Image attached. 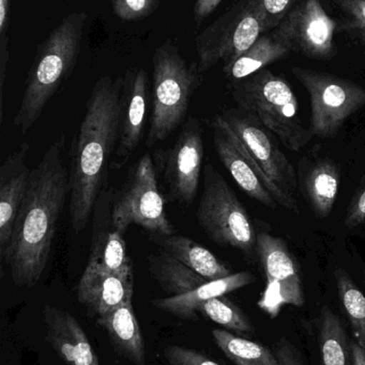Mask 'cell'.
<instances>
[{"mask_svg": "<svg viewBox=\"0 0 365 365\" xmlns=\"http://www.w3.org/2000/svg\"><path fill=\"white\" fill-rule=\"evenodd\" d=\"M231 96L244 115L259 122L289 151L299 152L314 135L302 124L297 96L282 77L263 68L231 83Z\"/></svg>", "mask_w": 365, "mask_h": 365, "instance_id": "obj_4", "label": "cell"}, {"mask_svg": "<svg viewBox=\"0 0 365 365\" xmlns=\"http://www.w3.org/2000/svg\"><path fill=\"white\" fill-rule=\"evenodd\" d=\"M87 265L113 274L132 272V261L124 234L114 229L113 225L111 230H94Z\"/></svg>", "mask_w": 365, "mask_h": 365, "instance_id": "obj_23", "label": "cell"}, {"mask_svg": "<svg viewBox=\"0 0 365 365\" xmlns=\"http://www.w3.org/2000/svg\"><path fill=\"white\" fill-rule=\"evenodd\" d=\"M339 297L356 336V342L365 351V295L346 270L334 272Z\"/></svg>", "mask_w": 365, "mask_h": 365, "instance_id": "obj_28", "label": "cell"}, {"mask_svg": "<svg viewBox=\"0 0 365 365\" xmlns=\"http://www.w3.org/2000/svg\"><path fill=\"white\" fill-rule=\"evenodd\" d=\"M124 110L119 141L111 160V168L126 166L141 143L148 106V75L143 68L131 70L124 76Z\"/></svg>", "mask_w": 365, "mask_h": 365, "instance_id": "obj_15", "label": "cell"}, {"mask_svg": "<svg viewBox=\"0 0 365 365\" xmlns=\"http://www.w3.org/2000/svg\"><path fill=\"white\" fill-rule=\"evenodd\" d=\"M10 14V0H0V32L4 36Z\"/></svg>", "mask_w": 365, "mask_h": 365, "instance_id": "obj_37", "label": "cell"}, {"mask_svg": "<svg viewBox=\"0 0 365 365\" xmlns=\"http://www.w3.org/2000/svg\"><path fill=\"white\" fill-rule=\"evenodd\" d=\"M199 313L235 334H252L254 332V327L246 313L225 296L204 302Z\"/></svg>", "mask_w": 365, "mask_h": 365, "instance_id": "obj_29", "label": "cell"}, {"mask_svg": "<svg viewBox=\"0 0 365 365\" xmlns=\"http://www.w3.org/2000/svg\"><path fill=\"white\" fill-rule=\"evenodd\" d=\"M276 356L279 365H304L299 351L285 339H282L276 345Z\"/></svg>", "mask_w": 365, "mask_h": 365, "instance_id": "obj_35", "label": "cell"}, {"mask_svg": "<svg viewBox=\"0 0 365 365\" xmlns=\"http://www.w3.org/2000/svg\"><path fill=\"white\" fill-rule=\"evenodd\" d=\"M66 137L47 148L30 173L29 184L2 261L16 287L39 282L51 257L58 221L70 195V173L64 164Z\"/></svg>", "mask_w": 365, "mask_h": 365, "instance_id": "obj_1", "label": "cell"}, {"mask_svg": "<svg viewBox=\"0 0 365 365\" xmlns=\"http://www.w3.org/2000/svg\"><path fill=\"white\" fill-rule=\"evenodd\" d=\"M255 280L256 278L251 272H236L225 278L208 281L196 289L181 295L158 298L152 300L151 304L159 310L164 311L179 319H196L197 312H199V308L204 302L212 298L222 297L231 292L248 287L255 282Z\"/></svg>", "mask_w": 365, "mask_h": 365, "instance_id": "obj_19", "label": "cell"}, {"mask_svg": "<svg viewBox=\"0 0 365 365\" xmlns=\"http://www.w3.org/2000/svg\"><path fill=\"white\" fill-rule=\"evenodd\" d=\"M336 24L319 0H301L285 16L274 32L289 51L316 60L334 56V36Z\"/></svg>", "mask_w": 365, "mask_h": 365, "instance_id": "obj_13", "label": "cell"}, {"mask_svg": "<svg viewBox=\"0 0 365 365\" xmlns=\"http://www.w3.org/2000/svg\"><path fill=\"white\" fill-rule=\"evenodd\" d=\"M133 289V270L113 274L87 265L77 287V297L92 314L100 317L132 300Z\"/></svg>", "mask_w": 365, "mask_h": 365, "instance_id": "obj_17", "label": "cell"}, {"mask_svg": "<svg viewBox=\"0 0 365 365\" xmlns=\"http://www.w3.org/2000/svg\"><path fill=\"white\" fill-rule=\"evenodd\" d=\"M344 14L346 27L365 46V0H334Z\"/></svg>", "mask_w": 365, "mask_h": 365, "instance_id": "obj_30", "label": "cell"}, {"mask_svg": "<svg viewBox=\"0 0 365 365\" xmlns=\"http://www.w3.org/2000/svg\"><path fill=\"white\" fill-rule=\"evenodd\" d=\"M365 222V175L359 186L356 189L351 203L347 206L344 225L346 229L353 230Z\"/></svg>", "mask_w": 365, "mask_h": 365, "instance_id": "obj_34", "label": "cell"}, {"mask_svg": "<svg viewBox=\"0 0 365 365\" xmlns=\"http://www.w3.org/2000/svg\"><path fill=\"white\" fill-rule=\"evenodd\" d=\"M154 158L171 201L191 205L196 197L203 166V130L199 120L191 118L174 145L164 151L158 150Z\"/></svg>", "mask_w": 365, "mask_h": 365, "instance_id": "obj_12", "label": "cell"}, {"mask_svg": "<svg viewBox=\"0 0 365 365\" xmlns=\"http://www.w3.org/2000/svg\"><path fill=\"white\" fill-rule=\"evenodd\" d=\"M219 349L237 365H279L278 358L267 347L253 341L240 338L226 330H212Z\"/></svg>", "mask_w": 365, "mask_h": 365, "instance_id": "obj_27", "label": "cell"}, {"mask_svg": "<svg viewBox=\"0 0 365 365\" xmlns=\"http://www.w3.org/2000/svg\"><path fill=\"white\" fill-rule=\"evenodd\" d=\"M211 126L214 149L219 160L238 186L249 197L267 207L276 210L278 204L285 207L282 195L253 162L224 117L222 115H216L212 120Z\"/></svg>", "mask_w": 365, "mask_h": 365, "instance_id": "obj_14", "label": "cell"}, {"mask_svg": "<svg viewBox=\"0 0 365 365\" xmlns=\"http://www.w3.org/2000/svg\"><path fill=\"white\" fill-rule=\"evenodd\" d=\"M293 74L310 96L314 136H336L345 121L365 107V88L349 79L302 68H294Z\"/></svg>", "mask_w": 365, "mask_h": 365, "instance_id": "obj_8", "label": "cell"}, {"mask_svg": "<svg viewBox=\"0 0 365 365\" xmlns=\"http://www.w3.org/2000/svg\"><path fill=\"white\" fill-rule=\"evenodd\" d=\"M152 113L146 147L164 141L184 122L193 93L199 87V70L189 66L177 47L167 41L154 55Z\"/></svg>", "mask_w": 365, "mask_h": 365, "instance_id": "obj_5", "label": "cell"}, {"mask_svg": "<svg viewBox=\"0 0 365 365\" xmlns=\"http://www.w3.org/2000/svg\"><path fill=\"white\" fill-rule=\"evenodd\" d=\"M340 168L328 158L311 163L300 171L299 184L319 218L331 214L340 190Z\"/></svg>", "mask_w": 365, "mask_h": 365, "instance_id": "obj_20", "label": "cell"}, {"mask_svg": "<svg viewBox=\"0 0 365 365\" xmlns=\"http://www.w3.org/2000/svg\"><path fill=\"white\" fill-rule=\"evenodd\" d=\"M124 77H101L88 98L71 150L69 212L76 233L96 207L121 130Z\"/></svg>", "mask_w": 365, "mask_h": 365, "instance_id": "obj_2", "label": "cell"}, {"mask_svg": "<svg viewBox=\"0 0 365 365\" xmlns=\"http://www.w3.org/2000/svg\"><path fill=\"white\" fill-rule=\"evenodd\" d=\"M289 53V49L274 38V36H261L236 61L224 66L223 72L229 81L235 83L255 74L274 62L283 59Z\"/></svg>", "mask_w": 365, "mask_h": 365, "instance_id": "obj_25", "label": "cell"}, {"mask_svg": "<svg viewBox=\"0 0 365 365\" xmlns=\"http://www.w3.org/2000/svg\"><path fill=\"white\" fill-rule=\"evenodd\" d=\"M222 115L259 170L282 195L285 210L299 214V181L294 165L281 150L276 137L241 111L229 110Z\"/></svg>", "mask_w": 365, "mask_h": 365, "instance_id": "obj_9", "label": "cell"}, {"mask_svg": "<svg viewBox=\"0 0 365 365\" xmlns=\"http://www.w3.org/2000/svg\"><path fill=\"white\" fill-rule=\"evenodd\" d=\"M111 225L124 234L132 225L154 236L176 234L167 218L165 200L158 186V178L149 154L131 168L111 210Z\"/></svg>", "mask_w": 365, "mask_h": 365, "instance_id": "obj_7", "label": "cell"}, {"mask_svg": "<svg viewBox=\"0 0 365 365\" xmlns=\"http://www.w3.org/2000/svg\"><path fill=\"white\" fill-rule=\"evenodd\" d=\"M30 145L23 143L19 149L6 156L0 166V257L6 255L13 227L29 184L27 165Z\"/></svg>", "mask_w": 365, "mask_h": 365, "instance_id": "obj_16", "label": "cell"}, {"mask_svg": "<svg viewBox=\"0 0 365 365\" xmlns=\"http://www.w3.org/2000/svg\"><path fill=\"white\" fill-rule=\"evenodd\" d=\"M263 13L254 0L234 9L205 30L197 40L199 73L209 70L218 62L233 63L266 34Z\"/></svg>", "mask_w": 365, "mask_h": 365, "instance_id": "obj_10", "label": "cell"}, {"mask_svg": "<svg viewBox=\"0 0 365 365\" xmlns=\"http://www.w3.org/2000/svg\"><path fill=\"white\" fill-rule=\"evenodd\" d=\"M154 242L161 250L190 268L208 281L218 280L233 274L226 264L221 262L211 251L186 236H154Z\"/></svg>", "mask_w": 365, "mask_h": 365, "instance_id": "obj_22", "label": "cell"}, {"mask_svg": "<svg viewBox=\"0 0 365 365\" xmlns=\"http://www.w3.org/2000/svg\"><path fill=\"white\" fill-rule=\"evenodd\" d=\"M351 342L340 317L324 307L319 319L321 365H353Z\"/></svg>", "mask_w": 365, "mask_h": 365, "instance_id": "obj_26", "label": "cell"}, {"mask_svg": "<svg viewBox=\"0 0 365 365\" xmlns=\"http://www.w3.org/2000/svg\"><path fill=\"white\" fill-rule=\"evenodd\" d=\"M222 0H196L194 6V19L197 24H201L207 19L221 4Z\"/></svg>", "mask_w": 365, "mask_h": 365, "instance_id": "obj_36", "label": "cell"}, {"mask_svg": "<svg viewBox=\"0 0 365 365\" xmlns=\"http://www.w3.org/2000/svg\"><path fill=\"white\" fill-rule=\"evenodd\" d=\"M164 356L169 365H221L199 351L177 345L167 346Z\"/></svg>", "mask_w": 365, "mask_h": 365, "instance_id": "obj_33", "label": "cell"}, {"mask_svg": "<svg viewBox=\"0 0 365 365\" xmlns=\"http://www.w3.org/2000/svg\"><path fill=\"white\" fill-rule=\"evenodd\" d=\"M256 255L266 277L259 308L274 319L285 306L304 307L306 295L299 265L286 242L269 233H259Z\"/></svg>", "mask_w": 365, "mask_h": 365, "instance_id": "obj_11", "label": "cell"}, {"mask_svg": "<svg viewBox=\"0 0 365 365\" xmlns=\"http://www.w3.org/2000/svg\"><path fill=\"white\" fill-rule=\"evenodd\" d=\"M86 21L84 12L68 15L39 49L13 120L21 135L36 123L47 103L72 72L81 51Z\"/></svg>", "mask_w": 365, "mask_h": 365, "instance_id": "obj_3", "label": "cell"}, {"mask_svg": "<svg viewBox=\"0 0 365 365\" xmlns=\"http://www.w3.org/2000/svg\"><path fill=\"white\" fill-rule=\"evenodd\" d=\"M98 324L107 332L114 347L136 365L146 364V346L132 300L126 302L103 317Z\"/></svg>", "mask_w": 365, "mask_h": 365, "instance_id": "obj_21", "label": "cell"}, {"mask_svg": "<svg viewBox=\"0 0 365 365\" xmlns=\"http://www.w3.org/2000/svg\"><path fill=\"white\" fill-rule=\"evenodd\" d=\"M47 341L68 365H100L85 331L74 317L54 306L43 310Z\"/></svg>", "mask_w": 365, "mask_h": 365, "instance_id": "obj_18", "label": "cell"}, {"mask_svg": "<svg viewBox=\"0 0 365 365\" xmlns=\"http://www.w3.org/2000/svg\"><path fill=\"white\" fill-rule=\"evenodd\" d=\"M197 222L219 246L237 249L246 257L256 253L257 234L248 210L224 178L211 164L204 171Z\"/></svg>", "mask_w": 365, "mask_h": 365, "instance_id": "obj_6", "label": "cell"}, {"mask_svg": "<svg viewBox=\"0 0 365 365\" xmlns=\"http://www.w3.org/2000/svg\"><path fill=\"white\" fill-rule=\"evenodd\" d=\"M298 0H254L263 13L266 30L278 27L281 21L295 8Z\"/></svg>", "mask_w": 365, "mask_h": 365, "instance_id": "obj_32", "label": "cell"}, {"mask_svg": "<svg viewBox=\"0 0 365 365\" xmlns=\"http://www.w3.org/2000/svg\"><path fill=\"white\" fill-rule=\"evenodd\" d=\"M149 272L161 289L171 296L181 295L208 282L203 277L161 250L148 257Z\"/></svg>", "mask_w": 365, "mask_h": 365, "instance_id": "obj_24", "label": "cell"}, {"mask_svg": "<svg viewBox=\"0 0 365 365\" xmlns=\"http://www.w3.org/2000/svg\"><path fill=\"white\" fill-rule=\"evenodd\" d=\"M351 359L353 365H365V351L356 341H351Z\"/></svg>", "mask_w": 365, "mask_h": 365, "instance_id": "obj_38", "label": "cell"}, {"mask_svg": "<svg viewBox=\"0 0 365 365\" xmlns=\"http://www.w3.org/2000/svg\"><path fill=\"white\" fill-rule=\"evenodd\" d=\"M364 285L365 289V272H364Z\"/></svg>", "mask_w": 365, "mask_h": 365, "instance_id": "obj_39", "label": "cell"}, {"mask_svg": "<svg viewBox=\"0 0 365 365\" xmlns=\"http://www.w3.org/2000/svg\"><path fill=\"white\" fill-rule=\"evenodd\" d=\"M158 0H113L114 12L124 21L145 19L158 8Z\"/></svg>", "mask_w": 365, "mask_h": 365, "instance_id": "obj_31", "label": "cell"}]
</instances>
